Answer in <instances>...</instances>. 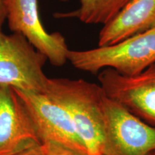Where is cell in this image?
<instances>
[{
    "label": "cell",
    "instance_id": "cell-1",
    "mask_svg": "<svg viewBox=\"0 0 155 155\" xmlns=\"http://www.w3.org/2000/svg\"><path fill=\"white\" fill-rule=\"evenodd\" d=\"M44 92L68 113L88 155H106L101 86L83 79L49 78Z\"/></svg>",
    "mask_w": 155,
    "mask_h": 155
},
{
    "label": "cell",
    "instance_id": "cell-2",
    "mask_svg": "<svg viewBox=\"0 0 155 155\" xmlns=\"http://www.w3.org/2000/svg\"><path fill=\"white\" fill-rule=\"evenodd\" d=\"M67 58L75 68L94 75L105 68L127 76L138 75L155 63V28L111 45L69 50Z\"/></svg>",
    "mask_w": 155,
    "mask_h": 155
},
{
    "label": "cell",
    "instance_id": "cell-3",
    "mask_svg": "<svg viewBox=\"0 0 155 155\" xmlns=\"http://www.w3.org/2000/svg\"><path fill=\"white\" fill-rule=\"evenodd\" d=\"M4 22L0 21V85L44 92L49 79L43 72L47 58L22 35L3 32Z\"/></svg>",
    "mask_w": 155,
    "mask_h": 155
},
{
    "label": "cell",
    "instance_id": "cell-4",
    "mask_svg": "<svg viewBox=\"0 0 155 155\" xmlns=\"http://www.w3.org/2000/svg\"><path fill=\"white\" fill-rule=\"evenodd\" d=\"M12 88L26 108L40 144L53 141L88 155L71 116L63 106L45 92Z\"/></svg>",
    "mask_w": 155,
    "mask_h": 155
},
{
    "label": "cell",
    "instance_id": "cell-5",
    "mask_svg": "<svg viewBox=\"0 0 155 155\" xmlns=\"http://www.w3.org/2000/svg\"><path fill=\"white\" fill-rule=\"evenodd\" d=\"M104 114L106 155H148L155 150V128L106 95Z\"/></svg>",
    "mask_w": 155,
    "mask_h": 155
},
{
    "label": "cell",
    "instance_id": "cell-6",
    "mask_svg": "<svg viewBox=\"0 0 155 155\" xmlns=\"http://www.w3.org/2000/svg\"><path fill=\"white\" fill-rule=\"evenodd\" d=\"M98 79L110 99L155 128V63L133 76L111 68L103 69Z\"/></svg>",
    "mask_w": 155,
    "mask_h": 155
},
{
    "label": "cell",
    "instance_id": "cell-7",
    "mask_svg": "<svg viewBox=\"0 0 155 155\" xmlns=\"http://www.w3.org/2000/svg\"><path fill=\"white\" fill-rule=\"evenodd\" d=\"M9 30L22 35L35 49L55 66L68 61L69 49L63 35L49 33L40 20L38 0H4Z\"/></svg>",
    "mask_w": 155,
    "mask_h": 155
},
{
    "label": "cell",
    "instance_id": "cell-8",
    "mask_svg": "<svg viewBox=\"0 0 155 155\" xmlns=\"http://www.w3.org/2000/svg\"><path fill=\"white\" fill-rule=\"evenodd\" d=\"M40 142L30 116L14 89L0 85V155H14Z\"/></svg>",
    "mask_w": 155,
    "mask_h": 155
},
{
    "label": "cell",
    "instance_id": "cell-9",
    "mask_svg": "<svg viewBox=\"0 0 155 155\" xmlns=\"http://www.w3.org/2000/svg\"><path fill=\"white\" fill-rule=\"evenodd\" d=\"M155 28V0H131L114 18L104 25L98 47L108 46Z\"/></svg>",
    "mask_w": 155,
    "mask_h": 155
},
{
    "label": "cell",
    "instance_id": "cell-10",
    "mask_svg": "<svg viewBox=\"0 0 155 155\" xmlns=\"http://www.w3.org/2000/svg\"><path fill=\"white\" fill-rule=\"evenodd\" d=\"M68 2L69 0H61ZM131 0H79L75 10L56 12L58 19L75 18L87 25H106L111 21Z\"/></svg>",
    "mask_w": 155,
    "mask_h": 155
},
{
    "label": "cell",
    "instance_id": "cell-11",
    "mask_svg": "<svg viewBox=\"0 0 155 155\" xmlns=\"http://www.w3.org/2000/svg\"><path fill=\"white\" fill-rule=\"evenodd\" d=\"M45 155H87L53 141H46L41 144Z\"/></svg>",
    "mask_w": 155,
    "mask_h": 155
},
{
    "label": "cell",
    "instance_id": "cell-12",
    "mask_svg": "<svg viewBox=\"0 0 155 155\" xmlns=\"http://www.w3.org/2000/svg\"><path fill=\"white\" fill-rule=\"evenodd\" d=\"M14 155H45L41 144L39 142L30 143Z\"/></svg>",
    "mask_w": 155,
    "mask_h": 155
},
{
    "label": "cell",
    "instance_id": "cell-13",
    "mask_svg": "<svg viewBox=\"0 0 155 155\" xmlns=\"http://www.w3.org/2000/svg\"><path fill=\"white\" fill-rule=\"evenodd\" d=\"M6 19L5 9L4 7V0H0V21L5 22Z\"/></svg>",
    "mask_w": 155,
    "mask_h": 155
},
{
    "label": "cell",
    "instance_id": "cell-14",
    "mask_svg": "<svg viewBox=\"0 0 155 155\" xmlns=\"http://www.w3.org/2000/svg\"><path fill=\"white\" fill-rule=\"evenodd\" d=\"M148 155H155V150L152 151V152H150V154H149Z\"/></svg>",
    "mask_w": 155,
    "mask_h": 155
}]
</instances>
